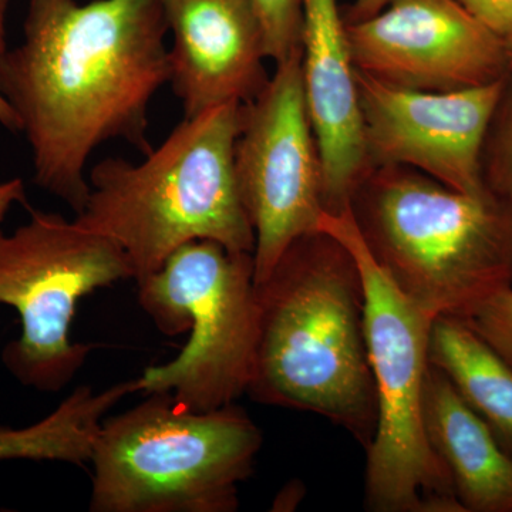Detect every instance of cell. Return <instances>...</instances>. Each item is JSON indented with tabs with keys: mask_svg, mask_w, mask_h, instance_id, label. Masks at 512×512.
I'll use <instances>...</instances> for the list:
<instances>
[{
	"mask_svg": "<svg viewBox=\"0 0 512 512\" xmlns=\"http://www.w3.org/2000/svg\"><path fill=\"white\" fill-rule=\"evenodd\" d=\"M510 72H512V53L510 55Z\"/></svg>",
	"mask_w": 512,
	"mask_h": 512,
	"instance_id": "24",
	"label": "cell"
},
{
	"mask_svg": "<svg viewBox=\"0 0 512 512\" xmlns=\"http://www.w3.org/2000/svg\"><path fill=\"white\" fill-rule=\"evenodd\" d=\"M242 106L231 101L184 117L140 163L109 157L90 168L76 221L119 245L134 281L192 241L254 254L234 165Z\"/></svg>",
	"mask_w": 512,
	"mask_h": 512,
	"instance_id": "3",
	"label": "cell"
},
{
	"mask_svg": "<svg viewBox=\"0 0 512 512\" xmlns=\"http://www.w3.org/2000/svg\"><path fill=\"white\" fill-rule=\"evenodd\" d=\"M430 365L493 430L512 457V366L457 316H437L429 340Z\"/></svg>",
	"mask_w": 512,
	"mask_h": 512,
	"instance_id": "15",
	"label": "cell"
},
{
	"mask_svg": "<svg viewBox=\"0 0 512 512\" xmlns=\"http://www.w3.org/2000/svg\"><path fill=\"white\" fill-rule=\"evenodd\" d=\"M167 33L161 0H30L22 43L0 55V93L28 143L33 181L76 215L97 148H153L148 110L168 83Z\"/></svg>",
	"mask_w": 512,
	"mask_h": 512,
	"instance_id": "1",
	"label": "cell"
},
{
	"mask_svg": "<svg viewBox=\"0 0 512 512\" xmlns=\"http://www.w3.org/2000/svg\"><path fill=\"white\" fill-rule=\"evenodd\" d=\"M18 204H26V187L22 178H10L0 183V222Z\"/></svg>",
	"mask_w": 512,
	"mask_h": 512,
	"instance_id": "21",
	"label": "cell"
},
{
	"mask_svg": "<svg viewBox=\"0 0 512 512\" xmlns=\"http://www.w3.org/2000/svg\"><path fill=\"white\" fill-rule=\"evenodd\" d=\"M392 0H356L346 15V23H356L360 20L372 18L380 10L386 8Z\"/></svg>",
	"mask_w": 512,
	"mask_h": 512,
	"instance_id": "23",
	"label": "cell"
},
{
	"mask_svg": "<svg viewBox=\"0 0 512 512\" xmlns=\"http://www.w3.org/2000/svg\"><path fill=\"white\" fill-rule=\"evenodd\" d=\"M136 284L138 303L161 333L190 332L177 357L137 377L140 392L170 394L194 413L248 393L259 336L254 254L192 241Z\"/></svg>",
	"mask_w": 512,
	"mask_h": 512,
	"instance_id": "7",
	"label": "cell"
},
{
	"mask_svg": "<svg viewBox=\"0 0 512 512\" xmlns=\"http://www.w3.org/2000/svg\"><path fill=\"white\" fill-rule=\"evenodd\" d=\"M173 46L168 84L184 117L254 100L269 82L264 35L249 0H161Z\"/></svg>",
	"mask_w": 512,
	"mask_h": 512,
	"instance_id": "13",
	"label": "cell"
},
{
	"mask_svg": "<svg viewBox=\"0 0 512 512\" xmlns=\"http://www.w3.org/2000/svg\"><path fill=\"white\" fill-rule=\"evenodd\" d=\"M318 231L355 258L365 289L367 353L376 429L366 448V505L376 512H464L453 481L431 450L423 400L433 316L397 289L370 254L352 211H323Z\"/></svg>",
	"mask_w": 512,
	"mask_h": 512,
	"instance_id": "6",
	"label": "cell"
},
{
	"mask_svg": "<svg viewBox=\"0 0 512 512\" xmlns=\"http://www.w3.org/2000/svg\"><path fill=\"white\" fill-rule=\"evenodd\" d=\"M424 429L464 512H512V457L436 367H429Z\"/></svg>",
	"mask_w": 512,
	"mask_h": 512,
	"instance_id": "14",
	"label": "cell"
},
{
	"mask_svg": "<svg viewBox=\"0 0 512 512\" xmlns=\"http://www.w3.org/2000/svg\"><path fill=\"white\" fill-rule=\"evenodd\" d=\"M302 86L323 168V204L350 210L372 170L360 106L357 69L338 0H303Z\"/></svg>",
	"mask_w": 512,
	"mask_h": 512,
	"instance_id": "12",
	"label": "cell"
},
{
	"mask_svg": "<svg viewBox=\"0 0 512 512\" xmlns=\"http://www.w3.org/2000/svg\"><path fill=\"white\" fill-rule=\"evenodd\" d=\"M372 167L402 165L463 194H488L481 150L505 80L454 92H419L357 70Z\"/></svg>",
	"mask_w": 512,
	"mask_h": 512,
	"instance_id": "11",
	"label": "cell"
},
{
	"mask_svg": "<svg viewBox=\"0 0 512 512\" xmlns=\"http://www.w3.org/2000/svg\"><path fill=\"white\" fill-rule=\"evenodd\" d=\"M9 0H0V55L8 49V40H6V18H8ZM0 126L12 133H19V120L15 111L3 94L0 93Z\"/></svg>",
	"mask_w": 512,
	"mask_h": 512,
	"instance_id": "20",
	"label": "cell"
},
{
	"mask_svg": "<svg viewBox=\"0 0 512 512\" xmlns=\"http://www.w3.org/2000/svg\"><path fill=\"white\" fill-rule=\"evenodd\" d=\"M262 433L237 404L207 413L181 409L167 393L147 394L106 417L90 463L92 512H234Z\"/></svg>",
	"mask_w": 512,
	"mask_h": 512,
	"instance_id": "5",
	"label": "cell"
},
{
	"mask_svg": "<svg viewBox=\"0 0 512 512\" xmlns=\"http://www.w3.org/2000/svg\"><path fill=\"white\" fill-rule=\"evenodd\" d=\"M512 53V0H458Z\"/></svg>",
	"mask_w": 512,
	"mask_h": 512,
	"instance_id": "19",
	"label": "cell"
},
{
	"mask_svg": "<svg viewBox=\"0 0 512 512\" xmlns=\"http://www.w3.org/2000/svg\"><path fill=\"white\" fill-rule=\"evenodd\" d=\"M264 35L265 53L276 64L301 49L303 0H249Z\"/></svg>",
	"mask_w": 512,
	"mask_h": 512,
	"instance_id": "17",
	"label": "cell"
},
{
	"mask_svg": "<svg viewBox=\"0 0 512 512\" xmlns=\"http://www.w3.org/2000/svg\"><path fill=\"white\" fill-rule=\"evenodd\" d=\"M507 124H505L503 138V177L505 190L508 192L512 204V103L508 110ZM512 215V212H511Z\"/></svg>",
	"mask_w": 512,
	"mask_h": 512,
	"instance_id": "22",
	"label": "cell"
},
{
	"mask_svg": "<svg viewBox=\"0 0 512 512\" xmlns=\"http://www.w3.org/2000/svg\"><path fill=\"white\" fill-rule=\"evenodd\" d=\"M512 366V286L491 293L458 316Z\"/></svg>",
	"mask_w": 512,
	"mask_h": 512,
	"instance_id": "18",
	"label": "cell"
},
{
	"mask_svg": "<svg viewBox=\"0 0 512 512\" xmlns=\"http://www.w3.org/2000/svg\"><path fill=\"white\" fill-rule=\"evenodd\" d=\"M259 336L248 394L326 417L365 446L376 429L365 289L348 249L316 231L293 242L256 284Z\"/></svg>",
	"mask_w": 512,
	"mask_h": 512,
	"instance_id": "2",
	"label": "cell"
},
{
	"mask_svg": "<svg viewBox=\"0 0 512 512\" xmlns=\"http://www.w3.org/2000/svg\"><path fill=\"white\" fill-rule=\"evenodd\" d=\"M346 32L356 69L402 89L454 92L510 72V50L458 0H392Z\"/></svg>",
	"mask_w": 512,
	"mask_h": 512,
	"instance_id": "10",
	"label": "cell"
},
{
	"mask_svg": "<svg viewBox=\"0 0 512 512\" xmlns=\"http://www.w3.org/2000/svg\"><path fill=\"white\" fill-rule=\"evenodd\" d=\"M26 224L0 229V305L18 312L22 333L2 352L6 369L42 393L63 390L92 346L72 340L77 303L133 279L119 245L56 212L29 208Z\"/></svg>",
	"mask_w": 512,
	"mask_h": 512,
	"instance_id": "8",
	"label": "cell"
},
{
	"mask_svg": "<svg viewBox=\"0 0 512 512\" xmlns=\"http://www.w3.org/2000/svg\"><path fill=\"white\" fill-rule=\"evenodd\" d=\"M137 392V377L101 392L80 386L32 426L15 429L0 424V461H60L83 466L92 458L94 441L107 414Z\"/></svg>",
	"mask_w": 512,
	"mask_h": 512,
	"instance_id": "16",
	"label": "cell"
},
{
	"mask_svg": "<svg viewBox=\"0 0 512 512\" xmlns=\"http://www.w3.org/2000/svg\"><path fill=\"white\" fill-rule=\"evenodd\" d=\"M302 46L254 100L242 106L234 165L239 197L255 232V284L293 242L318 231L323 168L302 86Z\"/></svg>",
	"mask_w": 512,
	"mask_h": 512,
	"instance_id": "9",
	"label": "cell"
},
{
	"mask_svg": "<svg viewBox=\"0 0 512 512\" xmlns=\"http://www.w3.org/2000/svg\"><path fill=\"white\" fill-rule=\"evenodd\" d=\"M350 211L370 254L433 318L463 316L512 286V215L402 165L373 167Z\"/></svg>",
	"mask_w": 512,
	"mask_h": 512,
	"instance_id": "4",
	"label": "cell"
}]
</instances>
